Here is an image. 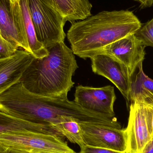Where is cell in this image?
Returning a JSON list of instances; mask_svg holds the SVG:
<instances>
[{
    "label": "cell",
    "mask_w": 153,
    "mask_h": 153,
    "mask_svg": "<svg viewBox=\"0 0 153 153\" xmlns=\"http://www.w3.org/2000/svg\"><path fill=\"white\" fill-rule=\"evenodd\" d=\"M0 111L18 118L40 124L56 125L75 119L121 128L116 117L85 109L74 101L40 96L19 82L0 94Z\"/></svg>",
    "instance_id": "1"
},
{
    "label": "cell",
    "mask_w": 153,
    "mask_h": 153,
    "mask_svg": "<svg viewBox=\"0 0 153 153\" xmlns=\"http://www.w3.org/2000/svg\"><path fill=\"white\" fill-rule=\"evenodd\" d=\"M48 54L33 58L20 82L30 92L55 99H68L75 83L72 77L78 68L71 49L60 42L47 48Z\"/></svg>",
    "instance_id": "3"
},
{
    "label": "cell",
    "mask_w": 153,
    "mask_h": 153,
    "mask_svg": "<svg viewBox=\"0 0 153 153\" xmlns=\"http://www.w3.org/2000/svg\"><path fill=\"white\" fill-rule=\"evenodd\" d=\"M146 115L149 129L153 138V105H145Z\"/></svg>",
    "instance_id": "21"
},
{
    "label": "cell",
    "mask_w": 153,
    "mask_h": 153,
    "mask_svg": "<svg viewBox=\"0 0 153 153\" xmlns=\"http://www.w3.org/2000/svg\"><path fill=\"white\" fill-rule=\"evenodd\" d=\"M142 153H153V138L146 144Z\"/></svg>",
    "instance_id": "23"
},
{
    "label": "cell",
    "mask_w": 153,
    "mask_h": 153,
    "mask_svg": "<svg viewBox=\"0 0 153 153\" xmlns=\"http://www.w3.org/2000/svg\"><path fill=\"white\" fill-rule=\"evenodd\" d=\"M0 153H24L17 152L10 149H6L2 146H0Z\"/></svg>",
    "instance_id": "24"
},
{
    "label": "cell",
    "mask_w": 153,
    "mask_h": 153,
    "mask_svg": "<svg viewBox=\"0 0 153 153\" xmlns=\"http://www.w3.org/2000/svg\"><path fill=\"white\" fill-rule=\"evenodd\" d=\"M0 35L19 48L30 53L19 0H0Z\"/></svg>",
    "instance_id": "8"
},
{
    "label": "cell",
    "mask_w": 153,
    "mask_h": 153,
    "mask_svg": "<svg viewBox=\"0 0 153 153\" xmlns=\"http://www.w3.org/2000/svg\"><path fill=\"white\" fill-rule=\"evenodd\" d=\"M128 124L126 130V151L125 153H142L152 139L144 104L130 102Z\"/></svg>",
    "instance_id": "10"
},
{
    "label": "cell",
    "mask_w": 153,
    "mask_h": 153,
    "mask_svg": "<svg viewBox=\"0 0 153 153\" xmlns=\"http://www.w3.org/2000/svg\"><path fill=\"white\" fill-rule=\"evenodd\" d=\"M24 131H34L62 136L50 124L27 121L0 111V135Z\"/></svg>",
    "instance_id": "14"
},
{
    "label": "cell",
    "mask_w": 153,
    "mask_h": 153,
    "mask_svg": "<svg viewBox=\"0 0 153 153\" xmlns=\"http://www.w3.org/2000/svg\"><path fill=\"white\" fill-rule=\"evenodd\" d=\"M80 152L78 153H124L110 149L93 147L87 145L84 146L80 147Z\"/></svg>",
    "instance_id": "20"
},
{
    "label": "cell",
    "mask_w": 153,
    "mask_h": 153,
    "mask_svg": "<svg viewBox=\"0 0 153 153\" xmlns=\"http://www.w3.org/2000/svg\"><path fill=\"white\" fill-rule=\"evenodd\" d=\"M19 48L4 39L0 35V59L7 58L16 53Z\"/></svg>",
    "instance_id": "19"
},
{
    "label": "cell",
    "mask_w": 153,
    "mask_h": 153,
    "mask_svg": "<svg viewBox=\"0 0 153 153\" xmlns=\"http://www.w3.org/2000/svg\"><path fill=\"white\" fill-rule=\"evenodd\" d=\"M66 21L72 23L91 16L92 5L89 0H48Z\"/></svg>",
    "instance_id": "15"
},
{
    "label": "cell",
    "mask_w": 153,
    "mask_h": 153,
    "mask_svg": "<svg viewBox=\"0 0 153 153\" xmlns=\"http://www.w3.org/2000/svg\"><path fill=\"white\" fill-rule=\"evenodd\" d=\"M146 47L134 34H132L105 47L96 55H107L119 62L130 79L139 65L144 60Z\"/></svg>",
    "instance_id": "7"
},
{
    "label": "cell",
    "mask_w": 153,
    "mask_h": 153,
    "mask_svg": "<svg viewBox=\"0 0 153 153\" xmlns=\"http://www.w3.org/2000/svg\"><path fill=\"white\" fill-rule=\"evenodd\" d=\"M11 1L12 2H14L15 1H16V0H11Z\"/></svg>",
    "instance_id": "26"
},
{
    "label": "cell",
    "mask_w": 153,
    "mask_h": 153,
    "mask_svg": "<svg viewBox=\"0 0 153 153\" xmlns=\"http://www.w3.org/2000/svg\"><path fill=\"white\" fill-rule=\"evenodd\" d=\"M142 26L133 12L103 11L72 23L66 36L74 54L85 59L111 43L134 34Z\"/></svg>",
    "instance_id": "2"
},
{
    "label": "cell",
    "mask_w": 153,
    "mask_h": 153,
    "mask_svg": "<svg viewBox=\"0 0 153 153\" xmlns=\"http://www.w3.org/2000/svg\"><path fill=\"white\" fill-rule=\"evenodd\" d=\"M90 59L93 72L113 83L127 102L130 103V78L124 66L114 58L103 54L95 55Z\"/></svg>",
    "instance_id": "11"
},
{
    "label": "cell",
    "mask_w": 153,
    "mask_h": 153,
    "mask_svg": "<svg viewBox=\"0 0 153 153\" xmlns=\"http://www.w3.org/2000/svg\"><path fill=\"white\" fill-rule=\"evenodd\" d=\"M78 123L86 145L126 152L127 141L125 129L97 122Z\"/></svg>",
    "instance_id": "6"
},
{
    "label": "cell",
    "mask_w": 153,
    "mask_h": 153,
    "mask_svg": "<svg viewBox=\"0 0 153 153\" xmlns=\"http://www.w3.org/2000/svg\"><path fill=\"white\" fill-rule=\"evenodd\" d=\"M0 146L21 152L77 153L58 136L31 131L1 134Z\"/></svg>",
    "instance_id": "5"
},
{
    "label": "cell",
    "mask_w": 153,
    "mask_h": 153,
    "mask_svg": "<svg viewBox=\"0 0 153 153\" xmlns=\"http://www.w3.org/2000/svg\"><path fill=\"white\" fill-rule=\"evenodd\" d=\"M34 56L19 49L10 57L0 59V94L19 82Z\"/></svg>",
    "instance_id": "12"
},
{
    "label": "cell",
    "mask_w": 153,
    "mask_h": 153,
    "mask_svg": "<svg viewBox=\"0 0 153 153\" xmlns=\"http://www.w3.org/2000/svg\"><path fill=\"white\" fill-rule=\"evenodd\" d=\"M116 99L115 90L111 85L93 87L78 85L76 87L74 101L85 109L114 117Z\"/></svg>",
    "instance_id": "9"
},
{
    "label": "cell",
    "mask_w": 153,
    "mask_h": 153,
    "mask_svg": "<svg viewBox=\"0 0 153 153\" xmlns=\"http://www.w3.org/2000/svg\"><path fill=\"white\" fill-rule=\"evenodd\" d=\"M37 38L46 48L64 42L66 21L48 0H27Z\"/></svg>",
    "instance_id": "4"
},
{
    "label": "cell",
    "mask_w": 153,
    "mask_h": 153,
    "mask_svg": "<svg viewBox=\"0 0 153 153\" xmlns=\"http://www.w3.org/2000/svg\"><path fill=\"white\" fill-rule=\"evenodd\" d=\"M24 153H46V152H22Z\"/></svg>",
    "instance_id": "25"
},
{
    "label": "cell",
    "mask_w": 153,
    "mask_h": 153,
    "mask_svg": "<svg viewBox=\"0 0 153 153\" xmlns=\"http://www.w3.org/2000/svg\"><path fill=\"white\" fill-rule=\"evenodd\" d=\"M78 121L75 119H72L68 121L52 126L62 136L65 137L70 142L76 144L81 147L86 145Z\"/></svg>",
    "instance_id": "17"
},
{
    "label": "cell",
    "mask_w": 153,
    "mask_h": 153,
    "mask_svg": "<svg viewBox=\"0 0 153 153\" xmlns=\"http://www.w3.org/2000/svg\"><path fill=\"white\" fill-rule=\"evenodd\" d=\"M19 1L22 15L23 30L30 53L35 58H41L45 57L48 54V51L37 38L29 9L27 0H19Z\"/></svg>",
    "instance_id": "16"
},
{
    "label": "cell",
    "mask_w": 153,
    "mask_h": 153,
    "mask_svg": "<svg viewBox=\"0 0 153 153\" xmlns=\"http://www.w3.org/2000/svg\"><path fill=\"white\" fill-rule=\"evenodd\" d=\"M143 63L139 65L130 79V103L153 105V80L144 72Z\"/></svg>",
    "instance_id": "13"
},
{
    "label": "cell",
    "mask_w": 153,
    "mask_h": 153,
    "mask_svg": "<svg viewBox=\"0 0 153 153\" xmlns=\"http://www.w3.org/2000/svg\"><path fill=\"white\" fill-rule=\"evenodd\" d=\"M140 3L139 7L141 9L149 8L153 6V0H134Z\"/></svg>",
    "instance_id": "22"
},
{
    "label": "cell",
    "mask_w": 153,
    "mask_h": 153,
    "mask_svg": "<svg viewBox=\"0 0 153 153\" xmlns=\"http://www.w3.org/2000/svg\"><path fill=\"white\" fill-rule=\"evenodd\" d=\"M134 35L146 47H153V18L142 26Z\"/></svg>",
    "instance_id": "18"
}]
</instances>
